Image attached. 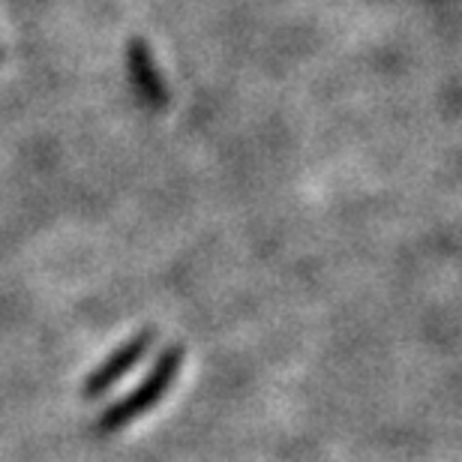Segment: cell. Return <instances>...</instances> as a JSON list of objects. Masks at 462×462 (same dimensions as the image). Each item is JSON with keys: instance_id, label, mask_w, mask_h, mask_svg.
Returning <instances> with one entry per match:
<instances>
[{"instance_id": "cell-1", "label": "cell", "mask_w": 462, "mask_h": 462, "mask_svg": "<svg viewBox=\"0 0 462 462\" xmlns=\"http://www.w3.org/2000/svg\"><path fill=\"white\" fill-rule=\"evenodd\" d=\"M183 360H187V348L183 346H169L160 357L153 360L151 373H147L142 382L135 384V391H129L124 400H117L115 405H108L103 418L97 420V432L103 436H112L129 427L133 420L142 418L144 411L156 409L162 402V396L169 393V387L178 382Z\"/></svg>"}, {"instance_id": "cell-2", "label": "cell", "mask_w": 462, "mask_h": 462, "mask_svg": "<svg viewBox=\"0 0 462 462\" xmlns=\"http://www.w3.org/2000/svg\"><path fill=\"white\" fill-rule=\"evenodd\" d=\"M153 339H156V330H142V334L129 337L126 343H120V348L115 351V355L108 357L106 364H99L94 373L88 375L85 400H99L106 391H112L120 378L133 373V369L142 364L147 355H151Z\"/></svg>"}]
</instances>
